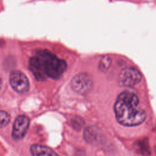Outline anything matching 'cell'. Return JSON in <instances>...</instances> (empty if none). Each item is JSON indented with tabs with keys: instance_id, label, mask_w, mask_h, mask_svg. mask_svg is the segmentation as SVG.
<instances>
[{
	"instance_id": "1",
	"label": "cell",
	"mask_w": 156,
	"mask_h": 156,
	"mask_svg": "<svg viewBox=\"0 0 156 156\" xmlns=\"http://www.w3.org/2000/svg\"><path fill=\"white\" fill-rule=\"evenodd\" d=\"M114 112L118 122L125 126L140 125L146 117V112L139 107L137 96L129 91H124L118 95Z\"/></svg>"
},
{
	"instance_id": "2",
	"label": "cell",
	"mask_w": 156,
	"mask_h": 156,
	"mask_svg": "<svg viewBox=\"0 0 156 156\" xmlns=\"http://www.w3.org/2000/svg\"><path fill=\"white\" fill-rule=\"evenodd\" d=\"M39 58L43 70L47 77L53 79L60 78L66 69L65 60L58 58L48 50H39L36 53Z\"/></svg>"
},
{
	"instance_id": "3",
	"label": "cell",
	"mask_w": 156,
	"mask_h": 156,
	"mask_svg": "<svg viewBox=\"0 0 156 156\" xmlns=\"http://www.w3.org/2000/svg\"><path fill=\"white\" fill-rule=\"evenodd\" d=\"M93 81L91 76L86 73H80L76 75L71 81L73 90L82 94L88 93L92 89Z\"/></svg>"
},
{
	"instance_id": "4",
	"label": "cell",
	"mask_w": 156,
	"mask_h": 156,
	"mask_svg": "<svg viewBox=\"0 0 156 156\" xmlns=\"http://www.w3.org/2000/svg\"><path fill=\"white\" fill-rule=\"evenodd\" d=\"M140 72L135 68L126 67L121 70L118 76V83L121 87H133L141 80Z\"/></svg>"
},
{
	"instance_id": "5",
	"label": "cell",
	"mask_w": 156,
	"mask_h": 156,
	"mask_svg": "<svg viewBox=\"0 0 156 156\" xmlns=\"http://www.w3.org/2000/svg\"><path fill=\"white\" fill-rule=\"evenodd\" d=\"M10 84L17 93H24L29 89V82L26 76L20 71H13L10 75Z\"/></svg>"
},
{
	"instance_id": "6",
	"label": "cell",
	"mask_w": 156,
	"mask_h": 156,
	"mask_svg": "<svg viewBox=\"0 0 156 156\" xmlns=\"http://www.w3.org/2000/svg\"><path fill=\"white\" fill-rule=\"evenodd\" d=\"M30 121L26 115L18 116L13 124L12 135L13 139L19 140L22 139L27 133L29 129Z\"/></svg>"
},
{
	"instance_id": "7",
	"label": "cell",
	"mask_w": 156,
	"mask_h": 156,
	"mask_svg": "<svg viewBox=\"0 0 156 156\" xmlns=\"http://www.w3.org/2000/svg\"><path fill=\"white\" fill-rule=\"evenodd\" d=\"M29 68L37 80L43 81L46 79L47 76L43 70L40 61L37 56L35 55L30 58Z\"/></svg>"
},
{
	"instance_id": "8",
	"label": "cell",
	"mask_w": 156,
	"mask_h": 156,
	"mask_svg": "<svg viewBox=\"0 0 156 156\" xmlns=\"http://www.w3.org/2000/svg\"><path fill=\"white\" fill-rule=\"evenodd\" d=\"M30 152L35 156L57 155L52 149L40 144H33L30 147Z\"/></svg>"
},
{
	"instance_id": "9",
	"label": "cell",
	"mask_w": 156,
	"mask_h": 156,
	"mask_svg": "<svg viewBox=\"0 0 156 156\" xmlns=\"http://www.w3.org/2000/svg\"><path fill=\"white\" fill-rule=\"evenodd\" d=\"M111 62H112L111 58L108 56H104L101 58L99 62V69L102 71L107 70L110 67V66L111 65Z\"/></svg>"
},
{
	"instance_id": "10",
	"label": "cell",
	"mask_w": 156,
	"mask_h": 156,
	"mask_svg": "<svg viewBox=\"0 0 156 156\" xmlns=\"http://www.w3.org/2000/svg\"><path fill=\"white\" fill-rule=\"evenodd\" d=\"M10 120V115L5 111L0 110V127H4L9 124Z\"/></svg>"
},
{
	"instance_id": "11",
	"label": "cell",
	"mask_w": 156,
	"mask_h": 156,
	"mask_svg": "<svg viewBox=\"0 0 156 156\" xmlns=\"http://www.w3.org/2000/svg\"><path fill=\"white\" fill-rule=\"evenodd\" d=\"M71 122L74 127H77V129H80L82 127V125H83L84 124L83 121H82V119L79 117L76 118V119H73Z\"/></svg>"
},
{
	"instance_id": "12",
	"label": "cell",
	"mask_w": 156,
	"mask_h": 156,
	"mask_svg": "<svg viewBox=\"0 0 156 156\" xmlns=\"http://www.w3.org/2000/svg\"><path fill=\"white\" fill-rule=\"evenodd\" d=\"M1 87H2V80H1V77H0V89H1Z\"/></svg>"
}]
</instances>
